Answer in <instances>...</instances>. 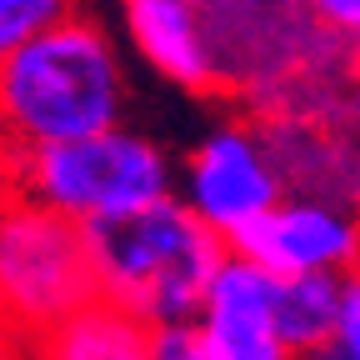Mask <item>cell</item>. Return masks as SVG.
I'll return each mask as SVG.
<instances>
[{
    "label": "cell",
    "mask_w": 360,
    "mask_h": 360,
    "mask_svg": "<svg viewBox=\"0 0 360 360\" xmlns=\"http://www.w3.org/2000/svg\"><path fill=\"white\" fill-rule=\"evenodd\" d=\"M125 75L115 45L90 20H56L0 56V120L15 150H40L120 125Z\"/></svg>",
    "instance_id": "6da1fadb"
},
{
    "label": "cell",
    "mask_w": 360,
    "mask_h": 360,
    "mask_svg": "<svg viewBox=\"0 0 360 360\" xmlns=\"http://www.w3.org/2000/svg\"><path fill=\"white\" fill-rule=\"evenodd\" d=\"M85 236L101 295L130 305L150 326L200 315L205 285L231 250V240L210 231L180 195H165L115 220H90Z\"/></svg>",
    "instance_id": "7a4b0ae2"
},
{
    "label": "cell",
    "mask_w": 360,
    "mask_h": 360,
    "mask_svg": "<svg viewBox=\"0 0 360 360\" xmlns=\"http://www.w3.org/2000/svg\"><path fill=\"white\" fill-rule=\"evenodd\" d=\"M101 295L85 225L25 200H0V326L51 335L65 315Z\"/></svg>",
    "instance_id": "3957f363"
},
{
    "label": "cell",
    "mask_w": 360,
    "mask_h": 360,
    "mask_svg": "<svg viewBox=\"0 0 360 360\" xmlns=\"http://www.w3.org/2000/svg\"><path fill=\"white\" fill-rule=\"evenodd\" d=\"M170 186L175 170L165 150L120 125H105L96 135H80V141L20 150V191L80 225L146 210L165 200Z\"/></svg>",
    "instance_id": "277c9868"
},
{
    "label": "cell",
    "mask_w": 360,
    "mask_h": 360,
    "mask_svg": "<svg viewBox=\"0 0 360 360\" xmlns=\"http://www.w3.org/2000/svg\"><path fill=\"white\" fill-rule=\"evenodd\" d=\"M180 200L210 231H220L231 240L236 231H245L255 215H265L281 200V170L255 135L225 125V130H210L195 146V155L186 160V170H180Z\"/></svg>",
    "instance_id": "5b68a950"
},
{
    "label": "cell",
    "mask_w": 360,
    "mask_h": 360,
    "mask_svg": "<svg viewBox=\"0 0 360 360\" xmlns=\"http://www.w3.org/2000/svg\"><path fill=\"white\" fill-rule=\"evenodd\" d=\"M200 330L210 360H281V276L260 260L225 250L200 300Z\"/></svg>",
    "instance_id": "8992f818"
},
{
    "label": "cell",
    "mask_w": 360,
    "mask_h": 360,
    "mask_svg": "<svg viewBox=\"0 0 360 360\" xmlns=\"http://www.w3.org/2000/svg\"><path fill=\"white\" fill-rule=\"evenodd\" d=\"M231 250L260 260L276 276L345 270L360 260V225L330 200H276L231 236Z\"/></svg>",
    "instance_id": "52a82bcc"
},
{
    "label": "cell",
    "mask_w": 360,
    "mask_h": 360,
    "mask_svg": "<svg viewBox=\"0 0 360 360\" xmlns=\"http://www.w3.org/2000/svg\"><path fill=\"white\" fill-rule=\"evenodd\" d=\"M125 25L130 40L160 75L175 85H210L215 75V51L205 40V25L191 0H125Z\"/></svg>",
    "instance_id": "ba28073f"
},
{
    "label": "cell",
    "mask_w": 360,
    "mask_h": 360,
    "mask_svg": "<svg viewBox=\"0 0 360 360\" xmlns=\"http://www.w3.org/2000/svg\"><path fill=\"white\" fill-rule=\"evenodd\" d=\"M45 350L60 360H146L150 321L110 295H96L45 335Z\"/></svg>",
    "instance_id": "9c48e42d"
},
{
    "label": "cell",
    "mask_w": 360,
    "mask_h": 360,
    "mask_svg": "<svg viewBox=\"0 0 360 360\" xmlns=\"http://www.w3.org/2000/svg\"><path fill=\"white\" fill-rule=\"evenodd\" d=\"M335 310H340V270L281 276V340L290 355L330 350Z\"/></svg>",
    "instance_id": "30bf717a"
},
{
    "label": "cell",
    "mask_w": 360,
    "mask_h": 360,
    "mask_svg": "<svg viewBox=\"0 0 360 360\" xmlns=\"http://www.w3.org/2000/svg\"><path fill=\"white\" fill-rule=\"evenodd\" d=\"M70 15V0H0V56Z\"/></svg>",
    "instance_id": "8fae6325"
},
{
    "label": "cell",
    "mask_w": 360,
    "mask_h": 360,
    "mask_svg": "<svg viewBox=\"0 0 360 360\" xmlns=\"http://www.w3.org/2000/svg\"><path fill=\"white\" fill-rule=\"evenodd\" d=\"M150 355H155V360H210V355H205L200 315H191V321H160V326H150Z\"/></svg>",
    "instance_id": "7c38bea8"
},
{
    "label": "cell",
    "mask_w": 360,
    "mask_h": 360,
    "mask_svg": "<svg viewBox=\"0 0 360 360\" xmlns=\"http://www.w3.org/2000/svg\"><path fill=\"white\" fill-rule=\"evenodd\" d=\"M330 350L340 360H360V276H340V310H335Z\"/></svg>",
    "instance_id": "4fadbf2b"
},
{
    "label": "cell",
    "mask_w": 360,
    "mask_h": 360,
    "mask_svg": "<svg viewBox=\"0 0 360 360\" xmlns=\"http://www.w3.org/2000/svg\"><path fill=\"white\" fill-rule=\"evenodd\" d=\"M315 11H321L330 25H340V30H355L360 35V0H310Z\"/></svg>",
    "instance_id": "5bb4252c"
},
{
    "label": "cell",
    "mask_w": 360,
    "mask_h": 360,
    "mask_svg": "<svg viewBox=\"0 0 360 360\" xmlns=\"http://www.w3.org/2000/svg\"><path fill=\"white\" fill-rule=\"evenodd\" d=\"M11 130H6V120H0V200H6V186H11V170H15V160H11Z\"/></svg>",
    "instance_id": "9a60e30c"
}]
</instances>
